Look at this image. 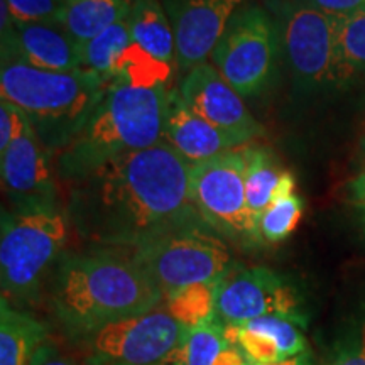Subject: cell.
<instances>
[{
  "instance_id": "obj_1",
  "label": "cell",
  "mask_w": 365,
  "mask_h": 365,
  "mask_svg": "<svg viewBox=\"0 0 365 365\" xmlns=\"http://www.w3.org/2000/svg\"><path fill=\"white\" fill-rule=\"evenodd\" d=\"M190 176L191 164L163 139L73 181L68 218L91 244L134 249L164 232L202 220L191 200Z\"/></svg>"
},
{
  "instance_id": "obj_2",
  "label": "cell",
  "mask_w": 365,
  "mask_h": 365,
  "mask_svg": "<svg viewBox=\"0 0 365 365\" xmlns=\"http://www.w3.org/2000/svg\"><path fill=\"white\" fill-rule=\"evenodd\" d=\"M53 312L75 340L118 319L161 307L149 274L120 250L63 254L53 281Z\"/></svg>"
},
{
  "instance_id": "obj_3",
  "label": "cell",
  "mask_w": 365,
  "mask_h": 365,
  "mask_svg": "<svg viewBox=\"0 0 365 365\" xmlns=\"http://www.w3.org/2000/svg\"><path fill=\"white\" fill-rule=\"evenodd\" d=\"M166 86L137 88L113 80L86 125L58 154V176L78 181L105 163L163 140L168 108Z\"/></svg>"
},
{
  "instance_id": "obj_4",
  "label": "cell",
  "mask_w": 365,
  "mask_h": 365,
  "mask_svg": "<svg viewBox=\"0 0 365 365\" xmlns=\"http://www.w3.org/2000/svg\"><path fill=\"white\" fill-rule=\"evenodd\" d=\"M110 81L88 70L49 71L2 59L0 93L29 117L49 153H61L86 125Z\"/></svg>"
},
{
  "instance_id": "obj_5",
  "label": "cell",
  "mask_w": 365,
  "mask_h": 365,
  "mask_svg": "<svg viewBox=\"0 0 365 365\" xmlns=\"http://www.w3.org/2000/svg\"><path fill=\"white\" fill-rule=\"evenodd\" d=\"M61 207L2 212L0 284L9 303L38 299L46 274L63 255L70 228Z\"/></svg>"
},
{
  "instance_id": "obj_6",
  "label": "cell",
  "mask_w": 365,
  "mask_h": 365,
  "mask_svg": "<svg viewBox=\"0 0 365 365\" xmlns=\"http://www.w3.org/2000/svg\"><path fill=\"white\" fill-rule=\"evenodd\" d=\"M164 298L191 284L220 281L234 266L227 240L203 220L176 227L130 249Z\"/></svg>"
},
{
  "instance_id": "obj_7",
  "label": "cell",
  "mask_w": 365,
  "mask_h": 365,
  "mask_svg": "<svg viewBox=\"0 0 365 365\" xmlns=\"http://www.w3.org/2000/svg\"><path fill=\"white\" fill-rule=\"evenodd\" d=\"M274 9L281 46L303 93H331L352 83L340 58L331 16L304 0H281Z\"/></svg>"
},
{
  "instance_id": "obj_8",
  "label": "cell",
  "mask_w": 365,
  "mask_h": 365,
  "mask_svg": "<svg viewBox=\"0 0 365 365\" xmlns=\"http://www.w3.org/2000/svg\"><path fill=\"white\" fill-rule=\"evenodd\" d=\"M191 200L202 220L227 242L250 250L262 247L259 222L245 195V158L242 149L191 164Z\"/></svg>"
},
{
  "instance_id": "obj_9",
  "label": "cell",
  "mask_w": 365,
  "mask_h": 365,
  "mask_svg": "<svg viewBox=\"0 0 365 365\" xmlns=\"http://www.w3.org/2000/svg\"><path fill=\"white\" fill-rule=\"evenodd\" d=\"M279 29L267 11L242 6L212 53L213 66L242 98H257L271 88L277 73Z\"/></svg>"
},
{
  "instance_id": "obj_10",
  "label": "cell",
  "mask_w": 365,
  "mask_h": 365,
  "mask_svg": "<svg viewBox=\"0 0 365 365\" xmlns=\"http://www.w3.org/2000/svg\"><path fill=\"white\" fill-rule=\"evenodd\" d=\"M186 328L166 308L118 319L81 341L86 365H166Z\"/></svg>"
},
{
  "instance_id": "obj_11",
  "label": "cell",
  "mask_w": 365,
  "mask_h": 365,
  "mask_svg": "<svg viewBox=\"0 0 365 365\" xmlns=\"http://www.w3.org/2000/svg\"><path fill=\"white\" fill-rule=\"evenodd\" d=\"M262 317H286L304 325L296 291L281 274L234 264L217 284V318L223 325H245Z\"/></svg>"
},
{
  "instance_id": "obj_12",
  "label": "cell",
  "mask_w": 365,
  "mask_h": 365,
  "mask_svg": "<svg viewBox=\"0 0 365 365\" xmlns=\"http://www.w3.org/2000/svg\"><path fill=\"white\" fill-rule=\"evenodd\" d=\"M180 91L191 110L234 137L240 148L266 134L264 127L245 107L244 98L213 65L203 63L186 73Z\"/></svg>"
},
{
  "instance_id": "obj_13",
  "label": "cell",
  "mask_w": 365,
  "mask_h": 365,
  "mask_svg": "<svg viewBox=\"0 0 365 365\" xmlns=\"http://www.w3.org/2000/svg\"><path fill=\"white\" fill-rule=\"evenodd\" d=\"M161 4L175 33L178 68L188 73L207 61L244 0H161Z\"/></svg>"
},
{
  "instance_id": "obj_14",
  "label": "cell",
  "mask_w": 365,
  "mask_h": 365,
  "mask_svg": "<svg viewBox=\"0 0 365 365\" xmlns=\"http://www.w3.org/2000/svg\"><path fill=\"white\" fill-rule=\"evenodd\" d=\"M0 154L4 191L11 198L14 210L59 207L51 153L41 143L33 124Z\"/></svg>"
},
{
  "instance_id": "obj_15",
  "label": "cell",
  "mask_w": 365,
  "mask_h": 365,
  "mask_svg": "<svg viewBox=\"0 0 365 365\" xmlns=\"http://www.w3.org/2000/svg\"><path fill=\"white\" fill-rule=\"evenodd\" d=\"M2 7V59H21L27 65L49 71H78L81 44L56 21H14L6 0Z\"/></svg>"
},
{
  "instance_id": "obj_16",
  "label": "cell",
  "mask_w": 365,
  "mask_h": 365,
  "mask_svg": "<svg viewBox=\"0 0 365 365\" xmlns=\"http://www.w3.org/2000/svg\"><path fill=\"white\" fill-rule=\"evenodd\" d=\"M163 139L190 164L207 161L227 150L240 148L234 137L191 110L180 88L170 90L168 93Z\"/></svg>"
},
{
  "instance_id": "obj_17",
  "label": "cell",
  "mask_w": 365,
  "mask_h": 365,
  "mask_svg": "<svg viewBox=\"0 0 365 365\" xmlns=\"http://www.w3.org/2000/svg\"><path fill=\"white\" fill-rule=\"evenodd\" d=\"M44 340L48 328L43 323L0 299V365H31Z\"/></svg>"
},
{
  "instance_id": "obj_18",
  "label": "cell",
  "mask_w": 365,
  "mask_h": 365,
  "mask_svg": "<svg viewBox=\"0 0 365 365\" xmlns=\"http://www.w3.org/2000/svg\"><path fill=\"white\" fill-rule=\"evenodd\" d=\"M127 19L135 44L164 63L176 61L175 33L161 0H132Z\"/></svg>"
},
{
  "instance_id": "obj_19",
  "label": "cell",
  "mask_w": 365,
  "mask_h": 365,
  "mask_svg": "<svg viewBox=\"0 0 365 365\" xmlns=\"http://www.w3.org/2000/svg\"><path fill=\"white\" fill-rule=\"evenodd\" d=\"M130 6L132 0H68L56 22L65 27L76 43L85 44L125 19Z\"/></svg>"
},
{
  "instance_id": "obj_20",
  "label": "cell",
  "mask_w": 365,
  "mask_h": 365,
  "mask_svg": "<svg viewBox=\"0 0 365 365\" xmlns=\"http://www.w3.org/2000/svg\"><path fill=\"white\" fill-rule=\"evenodd\" d=\"M245 158V195L250 213L259 222L266 208L274 202L277 185L286 170L272 149L266 145H242Z\"/></svg>"
},
{
  "instance_id": "obj_21",
  "label": "cell",
  "mask_w": 365,
  "mask_h": 365,
  "mask_svg": "<svg viewBox=\"0 0 365 365\" xmlns=\"http://www.w3.org/2000/svg\"><path fill=\"white\" fill-rule=\"evenodd\" d=\"M132 44V34L129 19L118 21L105 29L97 38L90 39L88 43L81 44V63L83 70L93 71L103 76L105 80L112 81L115 76L118 59L129 46Z\"/></svg>"
},
{
  "instance_id": "obj_22",
  "label": "cell",
  "mask_w": 365,
  "mask_h": 365,
  "mask_svg": "<svg viewBox=\"0 0 365 365\" xmlns=\"http://www.w3.org/2000/svg\"><path fill=\"white\" fill-rule=\"evenodd\" d=\"M227 344L225 325L218 318L205 325L186 328L181 344L166 365H213Z\"/></svg>"
},
{
  "instance_id": "obj_23",
  "label": "cell",
  "mask_w": 365,
  "mask_h": 365,
  "mask_svg": "<svg viewBox=\"0 0 365 365\" xmlns=\"http://www.w3.org/2000/svg\"><path fill=\"white\" fill-rule=\"evenodd\" d=\"M217 284L200 282L164 298L166 309L185 328H195L217 318Z\"/></svg>"
},
{
  "instance_id": "obj_24",
  "label": "cell",
  "mask_w": 365,
  "mask_h": 365,
  "mask_svg": "<svg viewBox=\"0 0 365 365\" xmlns=\"http://www.w3.org/2000/svg\"><path fill=\"white\" fill-rule=\"evenodd\" d=\"M171 78V65L145 51L132 41L122 58L118 59L113 80L124 81L137 88H158L166 86ZM112 80V81H113Z\"/></svg>"
},
{
  "instance_id": "obj_25",
  "label": "cell",
  "mask_w": 365,
  "mask_h": 365,
  "mask_svg": "<svg viewBox=\"0 0 365 365\" xmlns=\"http://www.w3.org/2000/svg\"><path fill=\"white\" fill-rule=\"evenodd\" d=\"M341 61L355 78L365 75V11L331 16Z\"/></svg>"
},
{
  "instance_id": "obj_26",
  "label": "cell",
  "mask_w": 365,
  "mask_h": 365,
  "mask_svg": "<svg viewBox=\"0 0 365 365\" xmlns=\"http://www.w3.org/2000/svg\"><path fill=\"white\" fill-rule=\"evenodd\" d=\"M303 198L296 193L266 208L259 218V234L264 244H279L293 234L303 217Z\"/></svg>"
},
{
  "instance_id": "obj_27",
  "label": "cell",
  "mask_w": 365,
  "mask_h": 365,
  "mask_svg": "<svg viewBox=\"0 0 365 365\" xmlns=\"http://www.w3.org/2000/svg\"><path fill=\"white\" fill-rule=\"evenodd\" d=\"M245 327L271 339L284 359H291L309 350L307 336L301 330L303 323L296 319L286 317H262L245 323Z\"/></svg>"
},
{
  "instance_id": "obj_28",
  "label": "cell",
  "mask_w": 365,
  "mask_h": 365,
  "mask_svg": "<svg viewBox=\"0 0 365 365\" xmlns=\"http://www.w3.org/2000/svg\"><path fill=\"white\" fill-rule=\"evenodd\" d=\"M327 365H365V312L345 327Z\"/></svg>"
},
{
  "instance_id": "obj_29",
  "label": "cell",
  "mask_w": 365,
  "mask_h": 365,
  "mask_svg": "<svg viewBox=\"0 0 365 365\" xmlns=\"http://www.w3.org/2000/svg\"><path fill=\"white\" fill-rule=\"evenodd\" d=\"M14 21L46 22L58 21L68 0H6Z\"/></svg>"
},
{
  "instance_id": "obj_30",
  "label": "cell",
  "mask_w": 365,
  "mask_h": 365,
  "mask_svg": "<svg viewBox=\"0 0 365 365\" xmlns=\"http://www.w3.org/2000/svg\"><path fill=\"white\" fill-rule=\"evenodd\" d=\"M29 124V117L17 105L2 98V105H0V153H4Z\"/></svg>"
},
{
  "instance_id": "obj_31",
  "label": "cell",
  "mask_w": 365,
  "mask_h": 365,
  "mask_svg": "<svg viewBox=\"0 0 365 365\" xmlns=\"http://www.w3.org/2000/svg\"><path fill=\"white\" fill-rule=\"evenodd\" d=\"M31 365H81L76 362L75 359H71L70 355L61 352V349L51 340H44L39 345V349L36 350L34 359Z\"/></svg>"
},
{
  "instance_id": "obj_32",
  "label": "cell",
  "mask_w": 365,
  "mask_h": 365,
  "mask_svg": "<svg viewBox=\"0 0 365 365\" xmlns=\"http://www.w3.org/2000/svg\"><path fill=\"white\" fill-rule=\"evenodd\" d=\"M304 2L328 16H345V14L365 11V0H304Z\"/></svg>"
},
{
  "instance_id": "obj_33",
  "label": "cell",
  "mask_w": 365,
  "mask_h": 365,
  "mask_svg": "<svg viewBox=\"0 0 365 365\" xmlns=\"http://www.w3.org/2000/svg\"><path fill=\"white\" fill-rule=\"evenodd\" d=\"M349 200L355 207H365V170L360 171L352 181L346 185Z\"/></svg>"
},
{
  "instance_id": "obj_34",
  "label": "cell",
  "mask_w": 365,
  "mask_h": 365,
  "mask_svg": "<svg viewBox=\"0 0 365 365\" xmlns=\"http://www.w3.org/2000/svg\"><path fill=\"white\" fill-rule=\"evenodd\" d=\"M213 365H249V360L245 359V355L235 345L227 344L225 349L218 354Z\"/></svg>"
},
{
  "instance_id": "obj_35",
  "label": "cell",
  "mask_w": 365,
  "mask_h": 365,
  "mask_svg": "<svg viewBox=\"0 0 365 365\" xmlns=\"http://www.w3.org/2000/svg\"><path fill=\"white\" fill-rule=\"evenodd\" d=\"M249 365H255V364H249ZM267 365H317V364H314L312 352L308 350V352H304V354L294 355V357H291V359L281 360V362H276V364H267Z\"/></svg>"
},
{
  "instance_id": "obj_36",
  "label": "cell",
  "mask_w": 365,
  "mask_h": 365,
  "mask_svg": "<svg viewBox=\"0 0 365 365\" xmlns=\"http://www.w3.org/2000/svg\"><path fill=\"white\" fill-rule=\"evenodd\" d=\"M357 212H359V217H360V223H362V228H364V234H365V207H357Z\"/></svg>"
},
{
  "instance_id": "obj_37",
  "label": "cell",
  "mask_w": 365,
  "mask_h": 365,
  "mask_svg": "<svg viewBox=\"0 0 365 365\" xmlns=\"http://www.w3.org/2000/svg\"><path fill=\"white\" fill-rule=\"evenodd\" d=\"M362 153H364V156H365V139L362 140Z\"/></svg>"
}]
</instances>
